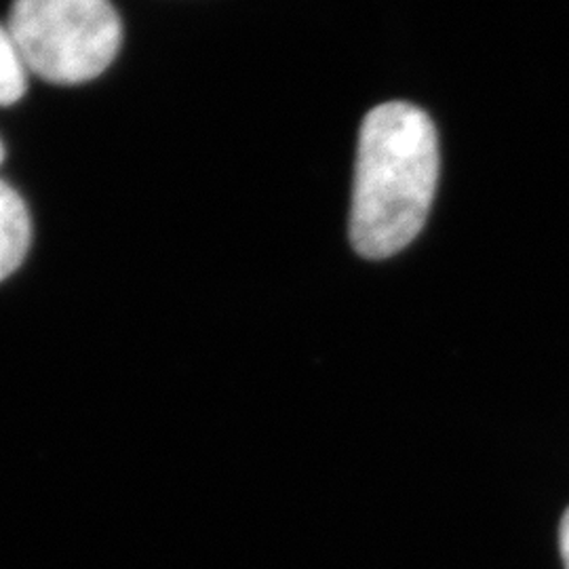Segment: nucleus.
<instances>
[{"instance_id":"obj_4","label":"nucleus","mask_w":569,"mask_h":569,"mask_svg":"<svg viewBox=\"0 0 569 569\" xmlns=\"http://www.w3.org/2000/svg\"><path fill=\"white\" fill-rule=\"evenodd\" d=\"M26 61L9 28L0 26V106L18 102L26 91Z\"/></svg>"},{"instance_id":"obj_5","label":"nucleus","mask_w":569,"mask_h":569,"mask_svg":"<svg viewBox=\"0 0 569 569\" xmlns=\"http://www.w3.org/2000/svg\"><path fill=\"white\" fill-rule=\"evenodd\" d=\"M559 547H561V557H563V566L569 569V509L566 510L563 519H561V528H559Z\"/></svg>"},{"instance_id":"obj_2","label":"nucleus","mask_w":569,"mask_h":569,"mask_svg":"<svg viewBox=\"0 0 569 569\" xmlns=\"http://www.w3.org/2000/svg\"><path fill=\"white\" fill-rule=\"evenodd\" d=\"M9 32L26 66L58 84L100 77L121 49L110 0H13Z\"/></svg>"},{"instance_id":"obj_3","label":"nucleus","mask_w":569,"mask_h":569,"mask_svg":"<svg viewBox=\"0 0 569 569\" xmlns=\"http://www.w3.org/2000/svg\"><path fill=\"white\" fill-rule=\"evenodd\" d=\"M30 216L20 194L0 180V281L20 268L30 247Z\"/></svg>"},{"instance_id":"obj_6","label":"nucleus","mask_w":569,"mask_h":569,"mask_svg":"<svg viewBox=\"0 0 569 569\" xmlns=\"http://www.w3.org/2000/svg\"><path fill=\"white\" fill-rule=\"evenodd\" d=\"M0 161H2V146H0Z\"/></svg>"},{"instance_id":"obj_1","label":"nucleus","mask_w":569,"mask_h":569,"mask_svg":"<svg viewBox=\"0 0 569 569\" xmlns=\"http://www.w3.org/2000/svg\"><path fill=\"white\" fill-rule=\"evenodd\" d=\"M439 180L437 129L407 102L373 108L361 124L350 241L369 260L411 243L427 222Z\"/></svg>"}]
</instances>
